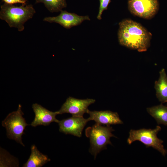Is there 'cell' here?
Returning <instances> with one entry per match:
<instances>
[{"mask_svg": "<svg viewBox=\"0 0 167 167\" xmlns=\"http://www.w3.org/2000/svg\"><path fill=\"white\" fill-rule=\"evenodd\" d=\"M128 4L131 13L146 19L152 18L159 8L158 0H128Z\"/></svg>", "mask_w": 167, "mask_h": 167, "instance_id": "8992f818", "label": "cell"}, {"mask_svg": "<svg viewBox=\"0 0 167 167\" xmlns=\"http://www.w3.org/2000/svg\"><path fill=\"white\" fill-rule=\"evenodd\" d=\"M160 77L155 83L156 96L162 103L167 102V75L164 69L160 71Z\"/></svg>", "mask_w": 167, "mask_h": 167, "instance_id": "4fadbf2b", "label": "cell"}, {"mask_svg": "<svg viewBox=\"0 0 167 167\" xmlns=\"http://www.w3.org/2000/svg\"><path fill=\"white\" fill-rule=\"evenodd\" d=\"M95 101L92 99H79L70 96L58 112V114L69 113L72 116L83 117L85 113H88V106Z\"/></svg>", "mask_w": 167, "mask_h": 167, "instance_id": "52a82bcc", "label": "cell"}, {"mask_svg": "<svg viewBox=\"0 0 167 167\" xmlns=\"http://www.w3.org/2000/svg\"><path fill=\"white\" fill-rule=\"evenodd\" d=\"M89 120L83 117H72L59 121V131L65 134L80 137L84 128Z\"/></svg>", "mask_w": 167, "mask_h": 167, "instance_id": "ba28073f", "label": "cell"}, {"mask_svg": "<svg viewBox=\"0 0 167 167\" xmlns=\"http://www.w3.org/2000/svg\"><path fill=\"white\" fill-rule=\"evenodd\" d=\"M148 112L156 121L158 124L167 126V107L162 104L148 108Z\"/></svg>", "mask_w": 167, "mask_h": 167, "instance_id": "5bb4252c", "label": "cell"}, {"mask_svg": "<svg viewBox=\"0 0 167 167\" xmlns=\"http://www.w3.org/2000/svg\"><path fill=\"white\" fill-rule=\"evenodd\" d=\"M43 3L50 12L61 11L66 7V0H36V3Z\"/></svg>", "mask_w": 167, "mask_h": 167, "instance_id": "9a60e30c", "label": "cell"}, {"mask_svg": "<svg viewBox=\"0 0 167 167\" xmlns=\"http://www.w3.org/2000/svg\"><path fill=\"white\" fill-rule=\"evenodd\" d=\"M114 131L110 126H104L96 123L86 129L85 135L89 138L90 143L89 151L95 159L101 150L106 149L107 144H112L110 138L116 137L112 133Z\"/></svg>", "mask_w": 167, "mask_h": 167, "instance_id": "3957f363", "label": "cell"}, {"mask_svg": "<svg viewBox=\"0 0 167 167\" xmlns=\"http://www.w3.org/2000/svg\"><path fill=\"white\" fill-rule=\"evenodd\" d=\"M161 130V128L159 126H157L153 129L131 130L129 132L127 142L129 144H131L135 141H139L145 145L146 147H152L165 156L167 153V150L164 148L162 144L163 141L158 138L157 136Z\"/></svg>", "mask_w": 167, "mask_h": 167, "instance_id": "277c9868", "label": "cell"}, {"mask_svg": "<svg viewBox=\"0 0 167 167\" xmlns=\"http://www.w3.org/2000/svg\"><path fill=\"white\" fill-rule=\"evenodd\" d=\"M119 26L118 37L120 45L139 52L147 50L152 35L144 27L130 19L122 20Z\"/></svg>", "mask_w": 167, "mask_h": 167, "instance_id": "6da1fadb", "label": "cell"}, {"mask_svg": "<svg viewBox=\"0 0 167 167\" xmlns=\"http://www.w3.org/2000/svg\"><path fill=\"white\" fill-rule=\"evenodd\" d=\"M99 1L100 6L97 18L98 20H101L102 13L104 10L107 9L109 4L111 2V0H99Z\"/></svg>", "mask_w": 167, "mask_h": 167, "instance_id": "2e32d148", "label": "cell"}, {"mask_svg": "<svg viewBox=\"0 0 167 167\" xmlns=\"http://www.w3.org/2000/svg\"><path fill=\"white\" fill-rule=\"evenodd\" d=\"M88 113L89 115V117L88 118L89 121L93 120L98 124L110 126L111 125L123 123L116 112L109 110L91 111L89 110Z\"/></svg>", "mask_w": 167, "mask_h": 167, "instance_id": "8fae6325", "label": "cell"}, {"mask_svg": "<svg viewBox=\"0 0 167 167\" xmlns=\"http://www.w3.org/2000/svg\"><path fill=\"white\" fill-rule=\"evenodd\" d=\"M5 3L13 5L15 4L19 3L22 5H26V2L28 0H2Z\"/></svg>", "mask_w": 167, "mask_h": 167, "instance_id": "e0dca14e", "label": "cell"}, {"mask_svg": "<svg viewBox=\"0 0 167 167\" xmlns=\"http://www.w3.org/2000/svg\"><path fill=\"white\" fill-rule=\"evenodd\" d=\"M32 108L35 113V118L31 125L33 127L38 126H48L51 122L58 123L59 121L56 117L58 114V111H50L37 103L33 104Z\"/></svg>", "mask_w": 167, "mask_h": 167, "instance_id": "30bf717a", "label": "cell"}, {"mask_svg": "<svg viewBox=\"0 0 167 167\" xmlns=\"http://www.w3.org/2000/svg\"><path fill=\"white\" fill-rule=\"evenodd\" d=\"M35 13L31 4L16 6L5 3L1 6L0 18L7 22L10 27L16 28L21 32L24 29V23Z\"/></svg>", "mask_w": 167, "mask_h": 167, "instance_id": "7a4b0ae2", "label": "cell"}, {"mask_svg": "<svg viewBox=\"0 0 167 167\" xmlns=\"http://www.w3.org/2000/svg\"><path fill=\"white\" fill-rule=\"evenodd\" d=\"M60 12L58 15L46 17L43 19V21L50 23H56L66 28L70 29L80 24L84 20H90L88 15L79 16L75 13H70L62 10Z\"/></svg>", "mask_w": 167, "mask_h": 167, "instance_id": "9c48e42d", "label": "cell"}, {"mask_svg": "<svg viewBox=\"0 0 167 167\" xmlns=\"http://www.w3.org/2000/svg\"><path fill=\"white\" fill-rule=\"evenodd\" d=\"M24 113L22 106L19 104L17 110L9 113L2 122V125L6 131V135L10 139L15 140L24 146L22 140L26 127L29 125L23 117Z\"/></svg>", "mask_w": 167, "mask_h": 167, "instance_id": "5b68a950", "label": "cell"}, {"mask_svg": "<svg viewBox=\"0 0 167 167\" xmlns=\"http://www.w3.org/2000/svg\"><path fill=\"white\" fill-rule=\"evenodd\" d=\"M31 155L23 167H41L50 161L47 155L41 153L35 145L31 146Z\"/></svg>", "mask_w": 167, "mask_h": 167, "instance_id": "7c38bea8", "label": "cell"}]
</instances>
